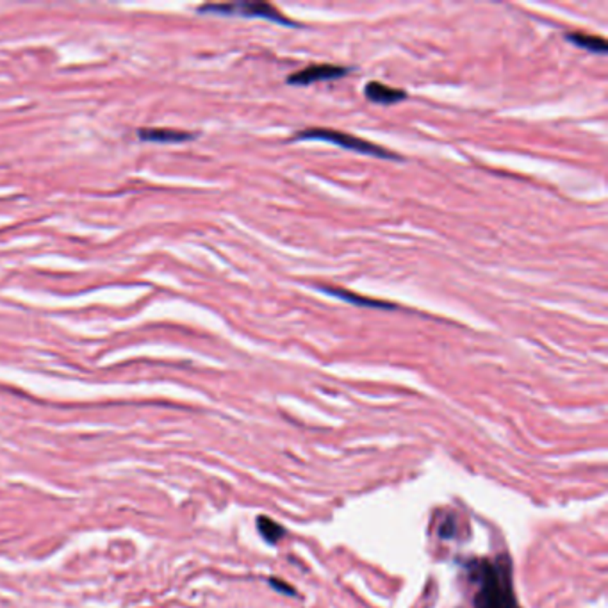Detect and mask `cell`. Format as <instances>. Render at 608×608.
I'll return each instance as SVG.
<instances>
[{"instance_id": "cell-7", "label": "cell", "mask_w": 608, "mask_h": 608, "mask_svg": "<svg viewBox=\"0 0 608 608\" xmlns=\"http://www.w3.org/2000/svg\"><path fill=\"white\" fill-rule=\"evenodd\" d=\"M138 136L145 141L159 143H182L195 138V134L184 131H172V129H139Z\"/></svg>"}, {"instance_id": "cell-10", "label": "cell", "mask_w": 608, "mask_h": 608, "mask_svg": "<svg viewBox=\"0 0 608 608\" xmlns=\"http://www.w3.org/2000/svg\"><path fill=\"white\" fill-rule=\"evenodd\" d=\"M270 583H271V587H273V589H277L278 592H282V594H287V596H294V594H297V590L291 589L290 585H285L284 582H278V580H270Z\"/></svg>"}, {"instance_id": "cell-1", "label": "cell", "mask_w": 608, "mask_h": 608, "mask_svg": "<svg viewBox=\"0 0 608 608\" xmlns=\"http://www.w3.org/2000/svg\"><path fill=\"white\" fill-rule=\"evenodd\" d=\"M480 592L477 608H519L512 589V567L507 556H499L496 564L484 560L477 564Z\"/></svg>"}, {"instance_id": "cell-4", "label": "cell", "mask_w": 608, "mask_h": 608, "mask_svg": "<svg viewBox=\"0 0 608 608\" xmlns=\"http://www.w3.org/2000/svg\"><path fill=\"white\" fill-rule=\"evenodd\" d=\"M350 68L338 66V64H312L304 70L291 73L287 77V83L291 86H311V84L321 83V81H334L346 77L350 73Z\"/></svg>"}, {"instance_id": "cell-8", "label": "cell", "mask_w": 608, "mask_h": 608, "mask_svg": "<svg viewBox=\"0 0 608 608\" xmlns=\"http://www.w3.org/2000/svg\"><path fill=\"white\" fill-rule=\"evenodd\" d=\"M567 42L573 43L575 47H580L583 50H589L592 54H600L604 56L608 52V45L603 38L600 36H592V34H583V32H567L566 34Z\"/></svg>"}, {"instance_id": "cell-2", "label": "cell", "mask_w": 608, "mask_h": 608, "mask_svg": "<svg viewBox=\"0 0 608 608\" xmlns=\"http://www.w3.org/2000/svg\"><path fill=\"white\" fill-rule=\"evenodd\" d=\"M293 139L294 141H311V139H316V141L332 143V145H338V147L346 148V150L359 152V154L375 155V157L389 159V161H402V157H400L398 154H393V152L378 147L375 143L357 138V136L346 134V132L334 131V129H302L300 132H297V134L293 136Z\"/></svg>"}, {"instance_id": "cell-9", "label": "cell", "mask_w": 608, "mask_h": 608, "mask_svg": "<svg viewBox=\"0 0 608 608\" xmlns=\"http://www.w3.org/2000/svg\"><path fill=\"white\" fill-rule=\"evenodd\" d=\"M257 528H259L261 535L268 544H277L282 537H284L285 530L280 525L273 521V519L266 518V515H259L257 518Z\"/></svg>"}, {"instance_id": "cell-6", "label": "cell", "mask_w": 608, "mask_h": 608, "mask_svg": "<svg viewBox=\"0 0 608 608\" xmlns=\"http://www.w3.org/2000/svg\"><path fill=\"white\" fill-rule=\"evenodd\" d=\"M364 95L369 102L382 105L398 104V102H403L407 98V93L403 90H395V88H389L382 83H375V81L366 84Z\"/></svg>"}, {"instance_id": "cell-5", "label": "cell", "mask_w": 608, "mask_h": 608, "mask_svg": "<svg viewBox=\"0 0 608 608\" xmlns=\"http://www.w3.org/2000/svg\"><path fill=\"white\" fill-rule=\"evenodd\" d=\"M319 290L323 293L330 294V297L338 298V300L346 302V304L357 305V307H368V309H386V311H395L396 305L389 304V302L383 300H375V298L361 297V294L352 293L348 290H342V287H330V285H319Z\"/></svg>"}, {"instance_id": "cell-3", "label": "cell", "mask_w": 608, "mask_h": 608, "mask_svg": "<svg viewBox=\"0 0 608 608\" xmlns=\"http://www.w3.org/2000/svg\"><path fill=\"white\" fill-rule=\"evenodd\" d=\"M200 13H213V15L222 16H244V18H263L268 22L278 23V25L297 27L298 23L284 16L278 9L268 2H252V0H244V2H232V4H207L198 9Z\"/></svg>"}]
</instances>
